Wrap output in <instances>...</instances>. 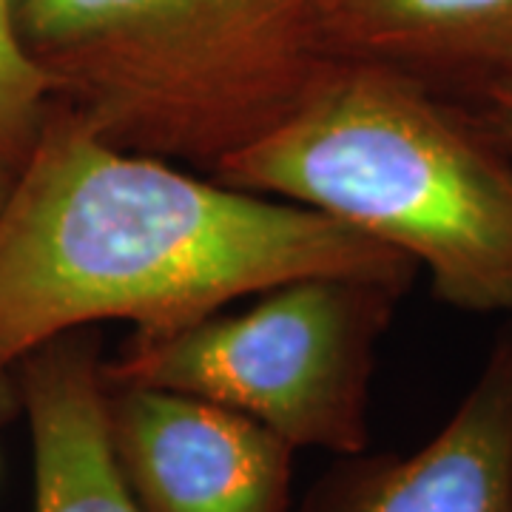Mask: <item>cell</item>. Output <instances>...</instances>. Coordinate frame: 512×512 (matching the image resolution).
<instances>
[{
    "label": "cell",
    "mask_w": 512,
    "mask_h": 512,
    "mask_svg": "<svg viewBox=\"0 0 512 512\" xmlns=\"http://www.w3.org/2000/svg\"><path fill=\"white\" fill-rule=\"evenodd\" d=\"M407 288L365 276L293 279L237 313L160 336L131 333L103 376L225 404L293 450L356 456L367 447L376 345Z\"/></svg>",
    "instance_id": "cell-4"
},
{
    "label": "cell",
    "mask_w": 512,
    "mask_h": 512,
    "mask_svg": "<svg viewBox=\"0 0 512 512\" xmlns=\"http://www.w3.org/2000/svg\"><path fill=\"white\" fill-rule=\"evenodd\" d=\"M29 55L103 137L211 174L336 63L319 0H15Z\"/></svg>",
    "instance_id": "cell-3"
},
{
    "label": "cell",
    "mask_w": 512,
    "mask_h": 512,
    "mask_svg": "<svg viewBox=\"0 0 512 512\" xmlns=\"http://www.w3.org/2000/svg\"><path fill=\"white\" fill-rule=\"evenodd\" d=\"M117 470L143 512H288L293 450L259 421L183 390L109 382Z\"/></svg>",
    "instance_id": "cell-5"
},
{
    "label": "cell",
    "mask_w": 512,
    "mask_h": 512,
    "mask_svg": "<svg viewBox=\"0 0 512 512\" xmlns=\"http://www.w3.org/2000/svg\"><path fill=\"white\" fill-rule=\"evenodd\" d=\"M416 274L345 222L117 146L55 97L0 202V424L20 362L69 330L160 336L305 276Z\"/></svg>",
    "instance_id": "cell-1"
},
{
    "label": "cell",
    "mask_w": 512,
    "mask_h": 512,
    "mask_svg": "<svg viewBox=\"0 0 512 512\" xmlns=\"http://www.w3.org/2000/svg\"><path fill=\"white\" fill-rule=\"evenodd\" d=\"M103 362L97 330L80 328L40 345L18 365L35 512H143L111 453Z\"/></svg>",
    "instance_id": "cell-7"
},
{
    "label": "cell",
    "mask_w": 512,
    "mask_h": 512,
    "mask_svg": "<svg viewBox=\"0 0 512 512\" xmlns=\"http://www.w3.org/2000/svg\"><path fill=\"white\" fill-rule=\"evenodd\" d=\"M333 60L393 69L444 94L512 72V0H319Z\"/></svg>",
    "instance_id": "cell-8"
},
{
    "label": "cell",
    "mask_w": 512,
    "mask_h": 512,
    "mask_svg": "<svg viewBox=\"0 0 512 512\" xmlns=\"http://www.w3.org/2000/svg\"><path fill=\"white\" fill-rule=\"evenodd\" d=\"M302 512H512V325L433 439L410 456H342Z\"/></svg>",
    "instance_id": "cell-6"
},
{
    "label": "cell",
    "mask_w": 512,
    "mask_h": 512,
    "mask_svg": "<svg viewBox=\"0 0 512 512\" xmlns=\"http://www.w3.org/2000/svg\"><path fill=\"white\" fill-rule=\"evenodd\" d=\"M208 177L399 251L450 308L512 311V157L464 100L416 77L336 60L288 120Z\"/></svg>",
    "instance_id": "cell-2"
},
{
    "label": "cell",
    "mask_w": 512,
    "mask_h": 512,
    "mask_svg": "<svg viewBox=\"0 0 512 512\" xmlns=\"http://www.w3.org/2000/svg\"><path fill=\"white\" fill-rule=\"evenodd\" d=\"M453 97L464 100L473 109V114L512 157V72L490 77Z\"/></svg>",
    "instance_id": "cell-10"
},
{
    "label": "cell",
    "mask_w": 512,
    "mask_h": 512,
    "mask_svg": "<svg viewBox=\"0 0 512 512\" xmlns=\"http://www.w3.org/2000/svg\"><path fill=\"white\" fill-rule=\"evenodd\" d=\"M55 80L23 46L15 0H0V165L12 174L35 146Z\"/></svg>",
    "instance_id": "cell-9"
},
{
    "label": "cell",
    "mask_w": 512,
    "mask_h": 512,
    "mask_svg": "<svg viewBox=\"0 0 512 512\" xmlns=\"http://www.w3.org/2000/svg\"><path fill=\"white\" fill-rule=\"evenodd\" d=\"M9 183H12V171L0 165V202H3V197H6V188H9Z\"/></svg>",
    "instance_id": "cell-11"
}]
</instances>
